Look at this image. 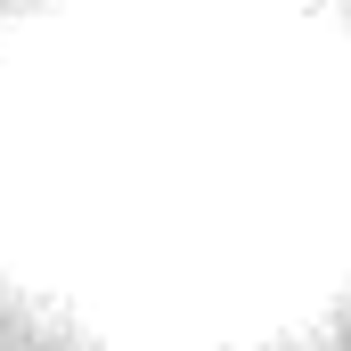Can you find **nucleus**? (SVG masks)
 Listing matches in <instances>:
<instances>
[{
    "mask_svg": "<svg viewBox=\"0 0 351 351\" xmlns=\"http://www.w3.org/2000/svg\"><path fill=\"white\" fill-rule=\"evenodd\" d=\"M0 237L114 335H278L351 269L343 16L49 0L0 58Z\"/></svg>",
    "mask_w": 351,
    "mask_h": 351,
    "instance_id": "obj_1",
    "label": "nucleus"
}]
</instances>
